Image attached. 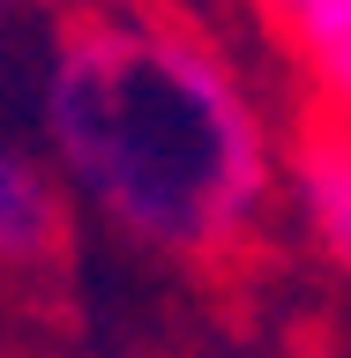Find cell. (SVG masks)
Listing matches in <instances>:
<instances>
[{"mask_svg": "<svg viewBox=\"0 0 351 358\" xmlns=\"http://www.w3.org/2000/svg\"><path fill=\"white\" fill-rule=\"evenodd\" d=\"M247 8H254V15H262L269 30H277V38H284L291 22H299V15H314V8H322V0H247Z\"/></svg>", "mask_w": 351, "mask_h": 358, "instance_id": "cell-5", "label": "cell"}, {"mask_svg": "<svg viewBox=\"0 0 351 358\" xmlns=\"http://www.w3.org/2000/svg\"><path fill=\"white\" fill-rule=\"evenodd\" d=\"M67 239V187L45 150L0 134V276H30Z\"/></svg>", "mask_w": 351, "mask_h": 358, "instance_id": "cell-3", "label": "cell"}, {"mask_svg": "<svg viewBox=\"0 0 351 358\" xmlns=\"http://www.w3.org/2000/svg\"><path fill=\"white\" fill-rule=\"evenodd\" d=\"M45 164L128 246L217 262L262 224L284 179L247 67L157 8H90L45 60Z\"/></svg>", "mask_w": 351, "mask_h": 358, "instance_id": "cell-1", "label": "cell"}, {"mask_svg": "<svg viewBox=\"0 0 351 358\" xmlns=\"http://www.w3.org/2000/svg\"><path fill=\"white\" fill-rule=\"evenodd\" d=\"M284 45L314 90V120L351 134V0H322L314 15H299L284 30Z\"/></svg>", "mask_w": 351, "mask_h": 358, "instance_id": "cell-4", "label": "cell"}, {"mask_svg": "<svg viewBox=\"0 0 351 358\" xmlns=\"http://www.w3.org/2000/svg\"><path fill=\"white\" fill-rule=\"evenodd\" d=\"M299 239L351 276V134L329 120H307L299 134H284V179H277Z\"/></svg>", "mask_w": 351, "mask_h": 358, "instance_id": "cell-2", "label": "cell"}]
</instances>
